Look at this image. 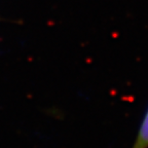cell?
<instances>
[{
	"label": "cell",
	"mask_w": 148,
	"mask_h": 148,
	"mask_svg": "<svg viewBox=\"0 0 148 148\" xmlns=\"http://www.w3.org/2000/svg\"><path fill=\"white\" fill-rule=\"evenodd\" d=\"M131 148H148V108L142 118L138 133Z\"/></svg>",
	"instance_id": "6da1fadb"
}]
</instances>
